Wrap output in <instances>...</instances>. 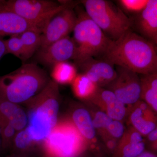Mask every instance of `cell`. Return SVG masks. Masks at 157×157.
<instances>
[{"mask_svg": "<svg viewBox=\"0 0 157 157\" xmlns=\"http://www.w3.org/2000/svg\"><path fill=\"white\" fill-rule=\"evenodd\" d=\"M113 120L107 113L99 111L93 120V125L95 129H107Z\"/></svg>", "mask_w": 157, "mask_h": 157, "instance_id": "26", "label": "cell"}, {"mask_svg": "<svg viewBox=\"0 0 157 157\" xmlns=\"http://www.w3.org/2000/svg\"><path fill=\"white\" fill-rule=\"evenodd\" d=\"M7 54L6 42L4 38L0 37V61L4 56Z\"/></svg>", "mask_w": 157, "mask_h": 157, "instance_id": "28", "label": "cell"}, {"mask_svg": "<svg viewBox=\"0 0 157 157\" xmlns=\"http://www.w3.org/2000/svg\"><path fill=\"white\" fill-rule=\"evenodd\" d=\"M137 157H157L154 154L148 151H144Z\"/></svg>", "mask_w": 157, "mask_h": 157, "instance_id": "30", "label": "cell"}, {"mask_svg": "<svg viewBox=\"0 0 157 157\" xmlns=\"http://www.w3.org/2000/svg\"><path fill=\"white\" fill-rule=\"evenodd\" d=\"M156 45L129 30L112 41L101 59L138 74L157 73Z\"/></svg>", "mask_w": 157, "mask_h": 157, "instance_id": "1", "label": "cell"}, {"mask_svg": "<svg viewBox=\"0 0 157 157\" xmlns=\"http://www.w3.org/2000/svg\"><path fill=\"white\" fill-rule=\"evenodd\" d=\"M7 54H11L25 63V51L19 35H13L5 40Z\"/></svg>", "mask_w": 157, "mask_h": 157, "instance_id": "24", "label": "cell"}, {"mask_svg": "<svg viewBox=\"0 0 157 157\" xmlns=\"http://www.w3.org/2000/svg\"><path fill=\"white\" fill-rule=\"evenodd\" d=\"M36 144L26 129L25 128L17 132L12 146L18 153H25Z\"/></svg>", "mask_w": 157, "mask_h": 157, "instance_id": "23", "label": "cell"}, {"mask_svg": "<svg viewBox=\"0 0 157 157\" xmlns=\"http://www.w3.org/2000/svg\"><path fill=\"white\" fill-rule=\"evenodd\" d=\"M106 130L109 134L115 138H120L124 135V127L121 121L114 120L112 121Z\"/></svg>", "mask_w": 157, "mask_h": 157, "instance_id": "27", "label": "cell"}, {"mask_svg": "<svg viewBox=\"0 0 157 157\" xmlns=\"http://www.w3.org/2000/svg\"><path fill=\"white\" fill-rule=\"evenodd\" d=\"M26 112L18 104L0 99V127L10 123L17 132L26 128Z\"/></svg>", "mask_w": 157, "mask_h": 157, "instance_id": "14", "label": "cell"}, {"mask_svg": "<svg viewBox=\"0 0 157 157\" xmlns=\"http://www.w3.org/2000/svg\"><path fill=\"white\" fill-rule=\"evenodd\" d=\"M19 157V156H17V155H14V156H10V157Z\"/></svg>", "mask_w": 157, "mask_h": 157, "instance_id": "32", "label": "cell"}, {"mask_svg": "<svg viewBox=\"0 0 157 157\" xmlns=\"http://www.w3.org/2000/svg\"><path fill=\"white\" fill-rule=\"evenodd\" d=\"M145 147L142 135L134 132L129 136L128 142L117 150L114 157H137L144 151Z\"/></svg>", "mask_w": 157, "mask_h": 157, "instance_id": "19", "label": "cell"}, {"mask_svg": "<svg viewBox=\"0 0 157 157\" xmlns=\"http://www.w3.org/2000/svg\"><path fill=\"white\" fill-rule=\"evenodd\" d=\"M5 3L20 17L36 26L41 33L56 14L67 7H76L78 4L75 2L62 4L51 0H9Z\"/></svg>", "mask_w": 157, "mask_h": 157, "instance_id": "6", "label": "cell"}, {"mask_svg": "<svg viewBox=\"0 0 157 157\" xmlns=\"http://www.w3.org/2000/svg\"><path fill=\"white\" fill-rule=\"evenodd\" d=\"M91 98L94 101L105 105L107 108V115L112 119L121 121L124 117L126 111L125 104L109 90L98 87Z\"/></svg>", "mask_w": 157, "mask_h": 157, "instance_id": "15", "label": "cell"}, {"mask_svg": "<svg viewBox=\"0 0 157 157\" xmlns=\"http://www.w3.org/2000/svg\"><path fill=\"white\" fill-rule=\"evenodd\" d=\"M77 72V67L74 64L68 61L60 62L52 67L51 76L57 84H69L76 78Z\"/></svg>", "mask_w": 157, "mask_h": 157, "instance_id": "20", "label": "cell"}, {"mask_svg": "<svg viewBox=\"0 0 157 157\" xmlns=\"http://www.w3.org/2000/svg\"><path fill=\"white\" fill-rule=\"evenodd\" d=\"M58 85L50 79L43 90L25 104L28 124L25 129L36 144H41L58 123L59 108Z\"/></svg>", "mask_w": 157, "mask_h": 157, "instance_id": "2", "label": "cell"}, {"mask_svg": "<svg viewBox=\"0 0 157 157\" xmlns=\"http://www.w3.org/2000/svg\"><path fill=\"white\" fill-rule=\"evenodd\" d=\"M131 29L152 42L157 44V1L149 0L145 9L130 17Z\"/></svg>", "mask_w": 157, "mask_h": 157, "instance_id": "11", "label": "cell"}, {"mask_svg": "<svg viewBox=\"0 0 157 157\" xmlns=\"http://www.w3.org/2000/svg\"><path fill=\"white\" fill-rule=\"evenodd\" d=\"M31 29L41 33L36 26L20 17L7 7L5 1L0 0V37L20 35Z\"/></svg>", "mask_w": 157, "mask_h": 157, "instance_id": "13", "label": "cell"}, {"mask_svg": "<svg viewBox=\"0 0 157 157\" xmlns=\"http://www.w3.org/2000/svg\"><path fill=\"white\" fill-rule=\"evenodd\" d=\"M88 15L108 38L116 41L131 29V20L121 8L107 0L80 2Z\"/></svg>", "mask_w": 157, "mask_h": 157, "instance_id": "5", "label": "cell"}, {"mask_svg": "<svg viewBox=\"0 0 157 157\" xmlns=\"http://www.w3.org/2000/svg\"><path fill=\"white\" fill-rule=\"evenodd\" d=\"M74 10L76 21L72 38L76 46V55L73 61L76 66L90 58L101 59L112 40L104 34L89 16L80 3Z\"/></svg>", "mask_w": 157, "mask_h": 157, "instance_id": "4", "label": "cell"}, {"mask_svg": "<svg viewBox=\"0 0 157 157\" xmlns=\"http://www.w3.org/2000/svg\"><path fill=\"white\" fill-rule=\"evenodd\" d=\"M76 7H67L50 20L41 34L40 48H44L68 36L73 32L76 21V14L74 10Z\"/></svg>", "mask_w": 157, "mask_h": 157, "instance_id": "9", "label": "cell"}, {"mask_svg": "<svg viewBox=\"0 0 157 157\" xmlns=\"http://www.w3.org/2000/svg\"><path fill=\"white\" fill-rule=\"evenodd\" d=\"M72 128L57 124L42 144L46 157H76L79 151L80 140Z\"/></svg>", "mask_w": 157, "mask_h": 157, "instance_id": "7", "label": "cell"}, {"mask_svg": "<svg viewBox=\"0 0 157 157\" xmlns=\"http://www.w3.org/2000/svg\"><path fill=\"white\" fill-rule=\"evenodd\" d=\"M140 98L155 111L157 110V72L140 74Z\"/></svg>", "mask_w": 157, "mask_h": 157, "instance_id": "17", "label": "cell"}, {"mask_svg": "<svg viewBox=\"0 0 157 157\" xmlns=\"http://www.w3.org/2000/svg\"><path fill=\"white\" fill-rule=\"evenodd\" d=\"M76 67L99 87L107 86L116 76L114 66L101 59L90 58Z\"/></svg>", "mask_w": 157, "mask_h": 157, "instance_id": "12", "label": "cell"}, {"mask_svg": "<svg viewBox=\"0 0 157 157\" xmlns=\"http://www.w3.org/2000/svg\"><path fill=\"white\" fill-rule=\"evenodd\" d=\"M139 107L132 113L131 120L137 132L142 135H147L149 133L156 129L155 123L152 118L148 117L147 105L145 103L139 102Z\"/></svg>", "mask_w": 157, "mask_h": 157, "instance_id": "16", "label": "cell"}, {"mask_svg": "<svg viewBox=\"0 0 157 157\" xmlns=\"http://www.w3.org/2000/svg\"><path fill=\"white\" fill-rule=\"evenodd\" d=\"M19 36L24 49L26 62L41 47V33L37 30L31 29L20 34Z\"/></svg>", "mask_w": 157, "mask_h": 157, "instance_id": "21", "label": "cell"}, {"mask_svg": "<svg viewBox=\"0 0 157 157\" xmlns=\"http://www.w3.org/2000/svg\"><path fill=\"white\" fill-rule=\"evenodd\" d=\"M149 0H119L117 1L122 10L133 15L143 11L146 7Z\"/></svg>", "mask_w": 157, "mask_h": 157, "instance_id": "25", "label": "cell"}, {"mask_svg": "<svg viewBox=\"0 0 157 157\" xmlns=\"http://www.w3.org/2000/svg\"><path fill=\"white\" fill-rule=\"evenodd\" d=\"M149 140L151 141H156L157 139V130L155 129L148 134Z\"/></svg>", "mask_w": 157, "mask_h": 157, "instance_id": "29", "label": "cell"}, {"mask_svg": "<svg viewBox=\"0 0 157 157\" xmlns=\"http://www.w3.org/2000/svg\"><path fill=\"white\" fill-rule=\"evenodd\" d=\"M2 149V139H1V129H0V150Z\"/></svg>", "mask_w": 157, "mask_h": 157, "instance_id": "31", "label": "cell"}, {"mask_svg": "<svg viewBox=\"0 0 157 157\" xmlns=\"http://www.w3.org/2000/svg\"><path fill=\"white\" fill-rule=\"evenodd\" d=\"M50 78L36 64L24 63L13 72L0 76V99L14 104H25L40 93Z\"/></svg>", "mask_w": 157, "mask_h": 157, "instance_id": "3", "label": "cell"}, {"mask_svg": "<svg viewBox=\"0 0 157 157\" xmlns=\"http://www.w3.org/2000/svg\"><path fill=\"white\" fill-rule=\"evenodd\" d=\"M76 46L73 38L68 36L52 43L44 48H39L35 58L39 63L52 67L58 63L74 59Z\"/></svg>", "mask_w": 157, "mask_h": 157, "instance_id": "10", "label": "cell"}, {"mask_svg": "<svg viewBox=\"0 0 157 157\" xmlns=\"http://www.w3.org/2000/svg\"><path fill=\"white\" fill-rule=\"evenodd\" d=\"M73 122L83 137L92 139L95 136V128L93 125V120L89 113L84 108L75 109L72 114Z\"/></svg>", "mask_w": 157, "mask_h": 157, "instance_id": "18", "label": "cell"}, {"mask_svg": "<svg viewBox=\"0 0 157 157\" xmlns=\"http://www.w3.org/2000/svg\"><path fill=\"white\" fill-rule=\"evenodd\" d=\"M116 76L108 85V90L115 94L123 104H136L140 98V82L138 74L132 70L116 67Z\"/></svg>", "mask_w": 157, "mask_h": 157, "instance_id": "8", "label": "cell"}, {"mask_svg": "<svg viewBox=\"0 0 157 157\" xmlns=\"http://www.w3.org/2000/svg\"><path fill=\"white\" fill-rule=\"evenodd\" d=\"M72 86L75 95L81 99L91 98L99 87L83 73L77 74Z\"/></svg>", "mask_w": 157, "mask_h": 157, "instance_id": "22", "label": "cell"}]
</instances>
